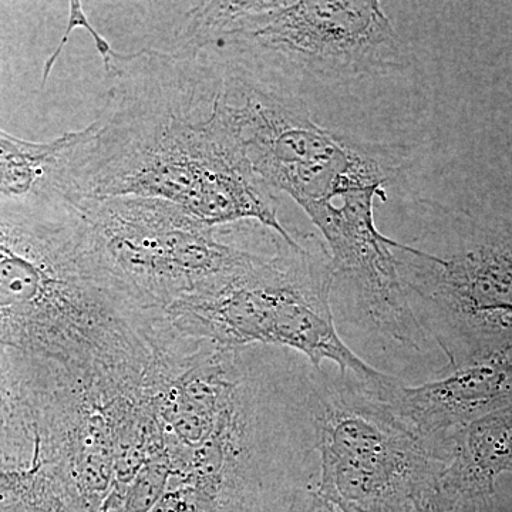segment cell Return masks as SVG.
Returning a JSON list of instances; mask_svg holds the SVG:
<instances>
[{
	"mask_svg": "<svg viewBox=\"0 0 512 512\" xmlns=\"http://www.w3.org/2000/svg\"><path fill=\"white\" fill-rule=\"evenodd\" d=\"M101 116L59 157L50 187L70 201L146 197L227 227L256 222L296 247L278 217V192L255 173L218 106V74L204 52L117 53Z\"/></svg>",
	"mask_w": 512,
	"mask_h": 512,
	"instance_id": "1",
	"label": "cell"
},
{
	"mask_svg": "<svg viewBox=\"0 0 512 512\" xmlns=\"http://www.w3.org/2000/svg\"><path fill=\"white\" fill-rule=\"evenodd\" d=\"M165 330L77 205L52 188L0 195V348L87 372L147 356Z\"/></svg>",
	"mask_w": 512,
	"mask_h": 512,
	"instance_id": "2",
	"label": "cell"
},
{
	"mask_svg": "<svg viewBox=\"0 0 512 512\" xmlns=\"http://www.w3.org/2000/svg\"><path fill=\"white\" fill-rule=\"evenodd\" d=\"M335 272L328 248L313 235L299 245L279 242L247 268L211 291L165 309L183 338L221 349L269 346L305 357L315 369L330 362L340 373L370 383L386 373L367 365L340 338L332 311Z\"/></svg>",
	"mask_w": 512,
	"mask_h": 512,
	"instance_id": "3",
	"label": "cell"
},
{
	"mask_svg": "<svg viewBox=\"0 0 512 512\" xmlns=\"http://www.w3.org/2000/svg\"><path fill=\"white\" fill-rule=\"evenodd\" d=\"M312 366L315 491L346 512H420L447 464L379 396L382 383Z\"/></svg>",
	"mask_w": 512,
	"mask_h": 512,
	"instance_id": "4",
	"label": "cell"
},
{
	"mask_svg": "<svg viewBox=\"0 0 512 512\" xmlns=\"http://www.w3.org/2000/svg\"><path fill=\"white\" fill-rule=\"evenodd\" d=\"M393 254L417 322L447 357L443 372L512 357V224L430 231Z\"/></svg>",
	"mask_w": 512,
	"mask_h": 512,
	"instance_id": "5",
	"label": "cell"
},
{
	"mask_svg": "<svg viewBox=\"0 0 512 512\" xmlns=\"http://www.w3.org/2000/svg\"><path fill=\"white\" fill-rule=\"evenodd\" d=\"M214 45L284 77L345 83L403 69L409 53L379 2H235ZM212 46V45H211Z\"/></svg>",
	"mask_w": 512,
	"mask_h": 512,
	"instance_id": "6",
	"label": "cell"
},
{
	"mask_svg": "<svg viewBox=\"0 0 512 512\" xmlns=\"http://www.w3.org/2000/svg\"><path fill=\"white\" fill-rule=\"evenodd\" d=\"M72 202L117 274L158 311L217 288L262 255L229 244L221 239L224 227L173 202L146 197Z\"/></svg>",
	"mask_w": 512,
	"mask_h": 512,
	"instance_id": "7",
	"label": "cell"
},
{
	"mask_svg": "<svg viewBox=\"0 0 512 512\" xmlns=\"http://www.w3.org/2000/svg\"><path fill=\"white\" fill-rule=\"evenodd\" d=\"M380 397L433 444L448 464L451 437L457 431L512 403V357H494L448 370L439 379L419 386L396 379Z\"/></svg>",
	"mask_w": 512,
	"mask_h": 512,
	"instance_id": "8",
	"label": "cell"
},
{
	"mask_svg": "<svg viewBox=\"0 0 512 512\" xmlns=\"http://www.w3.org/2000/svg\"><path fill=\"white\" fill-rule=\"evenodd\" d=\"M512 473V403L471 421L451 437V456L440 488L488 500Z\"/></svg>",
	"mask_w": 512,
	"mask_h": 512,
	"instance_id": "9",
	"label": "cell"
},
{
	"mask_svg": "<svg viewBox=\"0 0 512 512\" xmlns=\"http://www.w3.org/2000/svg\"><path fill=\"white\" fill-rule=\"evenodd\" d=\"M72 140L63 134L47 143H33L0 128V195L28 197L50 188L53 168Z\"/></svg>",
	"mask_w": 512,
	"mask_h": 512,
	"instance_id": "10",
	"label": "cell"
},
{
	"mask_svg": "<svg viewBox=\"0 0 512 512\" xmlns=\"http://www.w3.org/2000/svg\"><path fill=\"white\" fill-rule=\"evenodd\" d=\"M488 500H476L437 488L420 512H488Z\"/></svg>",
	"mask_w": 512,
	"mask_h": 512,
	"instance_id": "11",
	"label": "cell"
},
{
	"mask_svg": "<svg viewBox=\"0 0 512 512\" xmlns=\"http://www.w3.org/2000/svg\"><path fill=\"white\" fill-rule=\"evenodd\" d=\"M488 512H512V473L498 481L495 494L488 501Z\"/></svg>",
	"mask_w": 512,
	"mask_h": 512,
	"instance_id": "12",
	"label": "cell"
},
{
	"mask_svg": "<svg viewBox=\"0 0 512 512\" xmlns=\"http://www.w3.org/2000/svg\"><path fill=\"white\" fill-rule=\"evenodd\" d=\"M295 512H346L320 498L315 491H308L296 507Z\"/></svg>",
	"mask_w": 512,
	"mask_h": 512,
	"instance_id": "13",
	"label": "cell"
}]
</instances>
